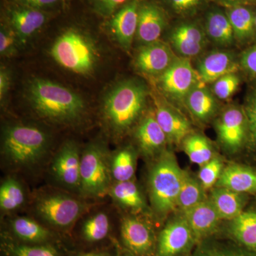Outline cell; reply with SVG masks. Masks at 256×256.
I'll return each instance as SVG.
<instances>
[{
    "label": "cell",
    "mask_w": 256,
    "mask_h": 256,
    "mask_svg": "<svg viewBox=\"0 0 256 256\" xmlns=\"http://www.w3.org/2000/svg\"><path fill=\"white\" fill-rule=\"evenodd\" d=\"M24 98L37 117L60 127H76L87 114L84 98L62 84L36 77L28 80Z\"/></svg>",
    "instance_id": "6da1fadb"
},
{
    "label": "cell",
    "mask_w": 256,
    "mask_h": 256,
    "mask_svg": "<svg viewBox=\"0 0 256 256\" xmlns=\"http://www.w3.org/2000/svg\"><path fill=\"white\" fill-rule=\"evenodd\" d=\"M149 96V88L138 78L120 80L106 92L101 104V116L114 137H122L137 126L146 112Z\"/></svg>",
    "instance_id": "7a4b0ae2"
},
{
    "label": "cell",
    "mask_w": 256,
    "mask_h": 256,
    "mask_svg": "<svg viewBox=\"0 0 256 256\" xmlns=\"http://www.w3.org/2000/svg\"><path fill=\"white\" fill-rule=\"evenodd\" d=\"M50 144V134L42 128L30 124H10L2 131V154L15 168H32L45 158Z\"/></svg>",
    "instance_id": "3957f363"
},
{
    "label": "cell",
    "mask_w": 256,
    "mask_h": 256,
    "mask_svg": "<svg viewBox=\"0 0 256 256\" xmlns=\"http://www.w3.org/2000/svg\"><path fill=\"white\" fill-rule=\"evenodd\" d=\"M184 170L180 168L172 152L166 150L154 160L148 176L152 210L164 220L176 210Z\"/></svg>",
    "instance_id": "277c9868"
},
{
    "label": "cell",
    "mask_w": 256,
    "mask_h": 256,
    "mask_svg": "<svg viewBox=\"0 0 256 256\" xmlns=\"http://www.w3.org/2000/svg\"><path fill=\"white\" fill-rule=\"evenodd\" d=\"M50 57L62 68L82 76L95 73L100 62V52L88 34L69 28L56 38L50 50Z\"/></svg>",
    "instance_id": "5b68a950"
},
{
    "label": "cell",
    "mask_w": 256,
    "mask_h": 256,
    "mask_svg": "<svg viewBox=\"0 0 256 256\" xmlns=\"http://www.w3.org/2000/svg\"><path fill=\"white\" fill-rule=\"evenodd\" d=\"M110 162L100 141L88 144L80 160V190L92 197L104 196L110 191Z\"/></svg>",
    "instance_id": "8992f818"
},
{
    "label": "cell",
    "mask_w": 256,
    "mask_h": 256,
    "mask_svg": "<svg viewBox=\"0 0 256 256\" xmlns=\"http://www.w3.org/2000/svg\"><path fill=\"white\" fill-rule=\"evenodd\" d=\"M156 80L160 94L170 102L178 106L184 105L188 94L201 82L191 60L180 56Z\"/></svg>",
    "instance_id": "52a82bcc"
},
{
    "label": "cell",
    "mask_w": 256,
    "mask_h": 256,
    "mask_svg": "<svg viewBox=\"0 0 256 256\" xmlns=\"http://www.w3.org/2000/svg\"><path fill=\"white\" fill-rule=\"evenodd\" d=\"M86 207L80 200L56 192L41 195L35 203L36 214L42 220L53 226L63 228L72 226Z\"/></svg>",
    "instance_id": "ba28073f"
},
{
    "label": "cell",
    "mask_w": 256,
    "mask_h": 256,
    "mask_svg": "<svg viewBox=\"0 0 256 256\" xmlns=\"http://www.w3.org/2000/svg\"><path fill=\"white\" fill-rule=\"evenodd\" d=\"M186 218L178 214L165 225L156 242V256H182L196 242Z\"/></svg>",
    "instance_id": "9c48e42d"
},
{
    "label": "cell",
    "mask_w": 256,
    "mask_h": 256,
    "mask_svg": "<svg viewBox=\"0 0 256 256\" xmlns=\"http://www.w3.org/2000/svg\"><path fill=\"white\" fill-rule=\"evenodd\" d=\"M156 121L166 134L168 142L182 144L190 133L192 126L186 116L160 92L152 94Z\"/></svg>",
    "instance_id": "30bf717a"
},
{
    "label": "cell",
    "mask_w": 256,
    "mask_h": 256,
    "mask_svg": "<svg viewBox=\"0 0 256 256\" xmlns=\"http://www.w3.org/2000/svg\"><path fill=\"white\" fill-rule=\"evenodd\" d=\"M169 44L182 58H196L205 50L208 43L204 26L196 22L184 20L170 30Z\"/></svg>",
    "instance_id": "8fae6325"
},
{
    "label": "cell",
    "mask_w": 256,
    "mask_h": 256,
    "mask_svg": "<svg viewBox=\"0 0 256 256\" xmlns=\"http://www.w3.org/2000/svg\"><path fill=\"white\" fill-rule=\"evenodd\" d=\"M215 129L224 149L230 153L236 152L240 149L246 138V116L240 108L228 106L217 118Z\"/></svg>",
    "instance_id": "7c38bea8"
},
{
    "label": "cell",
    "mask_w": 256,
    "mask_h": 256,
    "mask_svg": "<svg viewBox=\"0 0 256 256\" xmlns=\"http://www.w3.org/2000/svg\"><path fill=\"white\" fill-rule=\"evenodd\" d=\"M176 57L169 43L159 40L140 46L133 64L140 73L156 78L168 70Z\"/></svg>",
    "instance_id": "4fadbf2b"
},
{
    "label": "cell",
    "mask_w": 256,
    "mask_h": 256,
    "mask_svg": "<svg viewBox=\"0 0 256 256\" xmlns=\"http://www.w3.org/2000/svg\"><path fill=\"white\" fill-rule=\"evenodd\" d=\"M140 0H130L112 16L107 30L111 38L124 52H129L136 40Z\"/></svg>",
    "instance_id": "5bb4252c"
},
{
    "label": "cell",
    "mask_w": 256,
    "mask_h": 256,
    "mask_svg": "<svg viewBox=\"0 0 256 256\" xmlns=\"http://www.w3.org/2000/svg\"><path fill=\"white\" fill-rule=\"evenodd\" d=\"M134 138L143 156L156 159L166 150V134L156 121L154 109L146 111L134 128Z\"/></svg>",
    "instance_id": "9a60e30c"
},
{
    "label": "cell",
    "mask_w": 256,
    "mask_h": 256,
    "mask_svg": "<svg viewBox=\"0 0 256 256\" xmlns=\"http://www.w3.org/2000/svg\"><path fill=\"white\" fill-rule=\"evenodd\" d=\"M80 154L78 144L68 140L60 146L52 164V174L60 183L80 190Z\"/></svg>",
    "instance_id": "2e32d148"
},
{
    "label": "cell",
    "mask_w": 256,
    "mask_h": 256,
    "mask_svg": "<svg viewBox=\"0 0 256 256\" xmlns=\"http://www.w3.org/2000/svg\"><path fill=\"white\" fill-rule=\"evenodd\" d=\"M47 14L41 10L18 4L6 10V24L18 37L21 44H26L46 22Z\"/></svg>",
    "instance_id": "e0dca14e"
},
{
    "label": "cell",
    "mask_w": 256,
    "mask_h": 256,
    "mask_svg": "<svg viewBox=\"0 0 256 256\" xmlns=\"http://www.w3.org/2000/svg\"><path fill=\"white\" fill-rule=\"evenodd\" d=\"M121 237L124 245L137 256L149 255L156 246L152 227L140 217L128 216L124 218L121 224Z\"/></svg>",
    "instance_id": "ac0fdd59"
},
{
    "label": "cell",
    "mask_w": 256,
    "mask_h": 256,
    "mask_svg": "<svg viewBox=\"0 0 256 256\" xmlns=\"http://www.w3.org/2000/svg\"><path fill=\"white\" fill-rule=\"evenodd\" d=\"M236 57L228 50H214L202 56L196 70L203 84H213L220 77L236 74L238 69Z\"/></svg>",
    "instance_id": "d6986e66"
},
{
    "label": "cell",
    "mask_w": 256,
    "mask_h": 256,
    "mask_svg": "<svg viewBox=\"0 0 256 256\" xmlns=\"http://www.w3.org/2000/svg\"><path fill=\"white\" fill-rule=\"evenodd\" d=\"M168 24L164 9L152 2H141L136 40L140 46L159 41Z\"/></svg>",
    "instance_id": "ffe728a7"
},
{
    "label": "cell",
    "mask_w": 256,
    "mask_h": 256,
    "mask_svg": "<svg viewBox=\"0 0 256 256\" xmlns=\"http://www.w3.org/2000/svg\"><path fill=\"white\" fill-rule=\"evenodd\" d=\"M181 214L191 227L196 242L214 233L222 220L208 198Z\"/></svg>",
    "instance_id": "44dd1931"
},
{
    "label": "cell",
    "mask_w": 256,
    "mask_h": 256,
    "mask_svg": "<svg viewBox=\"0 0 256 256\" xmlns=\"http://www.w3.org/2000/svg\"><path fill=\"white\" fill-rule=\"evenodd\" d=\"M184 106L192 117L202 124L212 120L218 110V104L214 94L202 82L192 89L185 98Z\"/></svg>",
    "instance_id": "7402d4cb"
},
{
    "label": "cell",
    "mask_w": 256,
    "mask_h": 256,
    "mask_svg": "<svg viewBox=\"0 0 256 256\" xmlns=\"http://www.w3.org/2000/svg\"><path fill=\"white\" fill-rule=\"evenodd\" d=\"M204 28L208 41L220 48H228L236 42L232 24L226 11L213 8L207 12Z\"/></svg>",
    "instance_id": "603a6c76"
},
{
    "label": "cell",
    "mask_w": 256,
    "mask_h": 256,
    "mask_svg": "<svg viewBox=\"0 0 256 256\" xmlns=\"http://www.w3.org/2000/svg\"><path fill=\"white\" fill-rule=\"evenodd\" d=\"M215 186L245 194L256 190V174L252 170L237 164L224 166Z\"/></svg>",
    "instance_id": "cb8c5ba5"
},
{
    "label": "cell",
    "mask_w": 256,
    "mask_h": 256,
    "mask_svg": "<svg viewBox=\"0 0 256 256\" xmlns=\"http://www.w3.org/2000/svg\"><path fill=\"white\" fill-rule=\"evenodd\" d=\"M208 198L222 220H233L244 212L242 208L245 204L244 194L214 186Z\"/></svg>",
    "instance_id": "d4e9b609"
},
{
    "label": "cell",
    "mask_w": 256,
    "mask_h": 256,
    "mask_svg": "<svg viewBox=\"0 0 256 256\" xmlns=\"http://www.w3.org/2000/svg\"><path fill=\"white\" fill-rule=\"evenodd\" d=\"M225 11L232 24L236 42H248L256 34L255 12L248 5L230 6Z\"/></svg>",
    "instance_id": "484cf974"
},
{
    "label": "cell",
    "mask_w": 256,
    "mask_h": 256,
    "mask_svg": "<svg viewBox=\"0 0 256 256\" xmlns=\"http://www.w3.org/2000/svg\"><path fill=\"white\" fill-rule=\"evenodd\" d=\"M109 192L114 201L124 208L132 210L134 213L149 212L146 198L132 180L114 184Z\"/></svg>",
    "instance_id": "4316f807"
},
{
    "label": "cell",
    "mask_w": 256,
    "mask_h": 256,
    "mask_svg": "<svg viewBox=\"0 0 256 256\" xmlns=\"http://www.w3.org/2000/svg\"><path fill=\"white\" fill-rule=\"evenodd\" d=\"M229 222L228 230L232 238L256 254V212H242Z\"/></svg>",
    "instance_id": "83f0119b"
},
{
    "label": "cell",
    "mask_w": 256,
    "mask_h": 256,
    "mask_svg": "<svg viewBox=\"0 0 256 256\" xmlns=\"http://www.w3.org/2000/svg\"><path fill=\"white\" fill-rule=\"evenodd\" d=\"M13 234L26 244H44L52 237V233L36 220L28 217H16L10 220Z\"/></svg>",
    "instance_id": "f1b7e54d"
},
{
    "label": "cell",
    "mask_w": 256,
    "mask_h": 256,
    "mask_svg": "<svg viewBox=\"0 0 256 256\" xmlns=\"http://www.w3.org/2000/svg\"><path fill=\"white\" fill-rule=\"evenodd\" d=\"M198 178L184 170L183 182L178 194L176 210L183 214L208 198Z\"/></svg>",
    "instance_id": "f546056e"
},
{
    "label": "cell",
    "mask_w": 256,
    "mask_h": 256,
    "mask_svg": "<svg viewBox=\"0 0 256 256\" xmlns=\"http://www.w3.org/2000/svg\"><path fill=\"white\" fill-rule=\"evenodd\" d=\"M182 146L190 161L200 166H203L216 156L212 143L201 133H190L184 140Z\"/></svg>",
    "instance_id": "4dcf8cb0"
},
{
    "label": "cell",
    "mask_w": 256,
    "mask_h": 256,
    "mask_svg": "<svg viewBox=\"0 0 256 256\" xmlns=\"http://www.w3.org/2000/svg\"><path fill=\"white\" fill-rule=\"evenodd\" d=\"M110 161L111 176L117 182L132 180L136 170L137 154L131 146L119 150Z\"/></svg>",
    "instance_id": "1f68e13d"
},
{
    "label": "cell",
    "mask_w": 256,
    "mask_h": 256,
    "mask_svg": "<svg viewBox=\"0 0 256 256\" xmlns=\"http://www.w3.org/2000/svg\"><path fill=\"white\" fill-rule=\"evenodd\" d=\"M1 250L4 256H60L52 246L21 244L5 236L2 238Z\"/></svg>",
    "instance_id": "d6a6232c"
},
{
    "label": "cell",
    "mask_w": 256,
    "mask_h": 256,
    "mask_svg": "<svg viewBox=\"0 0 256 256\" xmlns=\"http://www.w3.org/2000/svg\"><path fill=\"white\" fill-rule=\"evenodd\" d=\"M25 196L22 186L13 178L4 180L0 188V207L4 212H13L22 206Z\"/></svg>",
    "instance_id": "836d02e7"
},
{
    "label": "cell",
    "mask_w": 256,
    "mask_h": 256,
    "mask_svg": "<svg viewBox=\"0 0 256 256\" xmlns=\"http://www.w3.org/2000/svg\"><path fill=\"white\" fill-rule=\"evenodd\" d=\"M165 9L181 20H190L204 10L208 0H162Z\"/></svg>",
    "instance_id": "e575fe53"
},
{
    "label": "cell",
    "mask_w": 256,
    "mask_h": 256,
    "mask_svg": "<svg viewBox=\"0 0 256 256\" xmlns=\"http://www.w3.org/2000/svg\"><path fill=\"white\" fill-rule=\"evenodd\" d=\"M110 220L105 213H98L86 220L82 227V235L88 242H98L107 236Z\"/></svg>",
    "instance_id": "d590c367"
},
{
    "label": "cell",
    "mask_w": 256,
    "mask_h": 256,
    "mask_svg": "<svg viewBox=\"0 0 256 256\" xmlns=\"http://www.w3.org/2000/svg\"><path fill=\"white\" fill-rule=\"evenodd\" d=\"M224 166L223 160L218 156H216L206 164L200 166L197 178L205 190H210L216 186Z\"/></svg>",
    "instance_id": "8d00e7d4"
},
{
    "label": "cell",
    "mask_w": 256,
    "mask_h": 256,
    "mask_svg": "<svg viewBox=\"0 0 256 256\" xmlns=\"http://www.w3.org/2000/svg\"><path fill=\"white\" fill-rule=\"evenodd\" d=\"M239 86L240 78L237 74H228L213 82L212 92L218 100H228L237 92Z\"/></svg>",
    "instance_id": "74e56055"
},
{
    "label": "cell",
    "mask_w": 256,
    "mask_h": 256,
    "mask_svg": "<svg viewBox=\"0 0 256 256\" xmlns=\"http://www.w3.org/2000/svg\"><path fill=\"white\" fill-rule=\"evenodd\" d=\"M22 46L9 26L5 23L1 24L0 28V55L2 57L11 58L18 53L20 46Z\"/></svg>",
    "instance_id": "f35d334b"
},
{
    "label": "cell",
    "mask_w": 256,
    "mask_h": 256,
    "mask_svg": "<svg viewBox=\"0 0 256 256\" xmlns=\"http://www.w3.org/2000/svg\"><path fill=\"white\" fill-rule=\"evenodd\" d=\"M94 9L104 18H110L128 2V0H90Z\"/></svg>",
    "instance_id": "ab89813d"
},
{
    "label": "cell",
    "mask_w": 256,
    "mask_h": 256,
    "mask_svg": "<svg viewBox=\"0 0 256 256\" xmlns=\"http://www.w3.org/2000/svg\"><path fill=\"white\" fill-rule=\"evenodd\" d=\"M12 80V76L11 70L5 66L2 65L0 68V102L2 106H4L6 102V98L11 88Z\"/></svg>",
    "instance_id": "60d3db41"
},
{
    "label": "cell",
    "mask_w": 256,
    "mask_h": 256,
    "mask_svg": "<svg viewBox=\"0 0 256 256\" xmlns=\"http://www.w3.org/2000/svg\"><path fill=\"white\" fill-rule=\"evenodd\" d=\"M210 247L215 256H252L240 248L229 244H214Z\"/></svg>",
    "instance_id": "b9f144b4"
},
{
    "label": "cell",
    "mask_w": 256,
    "mask_h": 256,
    "mask_svg": "<svg viewBox=\"0 0 256 256\" xmlns=\"http://www.w3.org/2000/svg\"><path fill=\"white\" fill-rule=\"evenodd\" d=\"M239 64L247 73L256 77V46L242 54Z\"/></svg>",
    "instance_id": "7bdbcfd3"
},
{
    "label": "cell",
    "mask_w": 256,
    "mask_h": 256,
    "mask_svg": "<svg viewBox=\"0 0 256 256\" xmlns=\"http://www.w3.org/2000/svg\"><path fill=\"white\" fill-rule=\"evenodd\" d=\"M14 4L28 6L34 9L41 10L56 4L60 0H12Z\"/></svg>",
    "instance_id": "ee69618b"
},
{
    "label": "cell",
    "mask_w": 256,
    "mask_h": 256,
    "mask_svg": "<svg viewBox=\"0 0 256 256\" xmlns=\"http://www.w3.org/2000/svg\"><path fill=\"white\" fill-rule=\"evenodd\" d=\"M226 8L230 6H237V5H250L256 4V0H214Z\"/></svg>",
    "instance_id": "f6af8a7d"
},
{
    "label": "cell",
    "mask_w": 256,
    "mask_h": 256,
    "mask_svg": "<svg viewBox=\"0 0 256 256\" xmlns=\"http://www.w3.org/2000/svg\"><path fill=\"white\" fill-rule=\"evenodd\" d=\"M193 256H215L212 250H210V246H202L194 254Z\"/></svg>",
    "instance_id": "bcb514c9"
},
{
    "label": "cell",
    "mask_w": 256,
    "mask_h": 256,
    "mask_svg": "<svg viewBox=\"0 0 256 256\" xmlns=\"http://www.w3.org/2000/svg\"><path fill=\"white\" fill-rule=\"evenodd\" d=\"M78 256H110L107 252H92L88 254H82Z\"/></svg>",
    "instance_id": "7dc6e473"
},
{
    "label": "cell",
    "mask_w": 256,
    "mask_h": 256,
    "mask_svg": "<svg viewBox=\"0 0 256 256\" xmlns=\"http://www.w3.org/2000/svg\"><path fill=\"white\" fill-rule=\"evenodd\" d=\"M252 126V133H254V137L256 139V122H250Z\"/></svg>",
    "instance_id": "c3c4849f"
},
{
    "label": "cell",
    "mask_w": 256,
    "mask_h": 256,
    "mask_svg": "<svg viewBox=\"0 0 256 256\" xmlns=\"http://www.w3.org/2000/svg\"><path fill=\"white\" fill-rule=\"evenodd\" d=\"M124 256H134V255H132V254H126V255H124Z\"/></svg>",
    "instance_id": "681fc988"
},
{
    "label": "cell",
    "mask_w": 256,
    "mask_h": 256,
    "mask_svg": "<svg viewBox=\"0 0 256 256\" xmlns=\"http://www.w3.org/2000/svg\"><path fill=\"white\" fill-rule=\"evenodd\" d=\"M255 30H256V16H255Z\"/></svg>",
    "instance_id": "f907efd6"
}]
</instances>
